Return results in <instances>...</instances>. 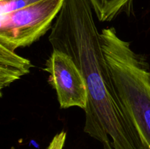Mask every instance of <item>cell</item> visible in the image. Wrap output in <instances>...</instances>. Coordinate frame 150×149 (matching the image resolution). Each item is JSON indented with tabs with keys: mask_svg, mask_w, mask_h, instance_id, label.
Instances as JSON below:
<instances>
[{
	"mask_svg": "<svg viewBox=\"0 0 150 149\" xmlns=\"http://www.w3.org/2000/svg\"><path fill=\"white\" fill-rule=\"evenodd\" d=\"M97 18L100 22H109L121 13L130 15L133 0H89Z\"/></svg>",
	"mask_w": 150,
	"mask_h": 149,
	"instance_id": "obj_6",
	"label": "cell"
},
{
	"mask_svg": "<svg viewBox=\"0 0 150 149\" xmlns=\"http://www.w3.org/2000/svg\"><path fill=\"white\" fill-rule=\"evenodd\" d=\"M89 0H64L51 27L53 50L73 58L87 91L83 131L103 149H146L116 91Z\"/></svg>",
	"mask_w": 150,
	"mask_h": 149,
	"instance_id": "obj_1",
	"label": "cell"
},
{
	"mask_svg": "<svg viewBox=\"0 0 150 149\" xmlns=\"http://www.w3.org/2000/svg\"><path fill=\"white\" fill-rule=\"evenodd\" d=\"M33 67L27 58L0 45V90L27 74Z\"/></svg>",
	"mask_w": 150,
	"mask_h": 149,
	"instance_id": "obj_5",
	"label": "cell"
},
{
	"mask_svg": "<svg viewBox=\"0 0 150 149\" xmlns=\"http://www.w3.org/2000/svg\"><path fill=\"white\" fill-rule=\"evenodd\" d=\"M44 70L50 74L48 82L55 89L60 108L79 107L85 110L87 91L81 72L65 53L53 50Z\"/></svg>",
	"mask_w": 150,
	"mask_h": 149,
	"instance_id": "obj_4",
	"label": "cell"
},
{
	"mask_svg": "<svg viewBox=\"0 0 150 149\" xmlns=\"http://www.w3.org/2000/svg\"><path fill=\"white\" fill-rule=\"evenodd\" d=\"M42 0H0L1 15L28 7Z\"/></svg>",
	"mask_w": 150,
	"mask_h": 149,
	"instance_id": "obj_7",
	"label": "cell"
},
{
	"mask_svg": "<svg viewBox=\"0 0 150 149\" xmlns=\"http://www.w3.org/2000/svg\"><path fill=\"white\" fill-rule=\"evenodd\" d=\"M64 0H42L1 15L0 45L15 51L33 44L53 26Z\"/></svg>",
	"mask_w": 150,
	"mask_h": 149,
	"instance_id": "obj_3",
	"label": "cell"
},
{
	"mask_svg": "<svg viewBox=\"0 0 150 149\" xmlns=\"http://www.w3.org/2000/svg\"><path fill=\"white\" fill-rule=\"evenodd\" d=\"M66 136H67V134L64 131L57 133L53 137L47 149H63L64 143H65Z\"/></svg>",
	"mask_w": 150,
	"mask_h": 149,
	"instance_id": "obj_8",
	"label": "cell"
},
{
	"mask_svg": "<svg viewBox=\"0 0 150 149\" xmlns=\"http://www.w3.org/2000/svg\"><path fill=\"white\" fill-rule=\"evenodd\" d=\"M103 52L122 106L150 149V68L146 58L121 39L114 27L100 32Z\"/></svg>",
	"mask_w": 150,
	"mask_h": 149,
	"instance_id": "obj_2",
	"label": "cell"
}]
</instances>
